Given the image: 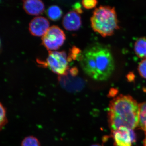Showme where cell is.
<instances>
[{"mask_svg": "<svg viewBox=\"0 0 146 146\" xmlns=\"http://www.w3.org/2000/svg\"><path fill=\"white\" fill-rule=\"evenodd\" d=\"M78 59L84 73L95 80H107L115 71V60L111 50L99 43L87 47Z\"/></svg>", "mask_w": 146, "mask_h": 146, "instance_id": "1", "label": "cell"}, {"mask_svg": "<svg viewBox=\"0 0 146 146\" xmlns=\"http://www.w3.org/2000/svg\"><path fill=\"white\" fill-rule=\"evenodd\" d=\"M139 104L129 95H120L110 102L108 119L111 131L125 127L134 129L139 124Z\"/></svg>", "mask_w": 146, "mask_h": 146, "instance_id": "2", "label": "cell"}, {"mask_svg": "<svg viewBox=\"0 0 146 146\" xmlns=\"http://www.w3.org/2000/svg\"><path fill=\"white\" fill-rule=\"evenodd\" d=\"M91 21L94 31L103 37L111 36L120 28L115 8L109 6H100L96 9Z\"/></svg>", "mask_w": 146, "mask_h": 146, "instance_id": "3", "label": "cell"}, {"mask_svg": "<svg viewBox=\"0 0 146 146\" xmlns=\"http://www.w3.org/2000/svg\"><path fill=\"white\" fill-rule=\"evenodd\" d=\"M68 58L65 52L49 51L46 62H40L53 72L60 76L66 74L69 70Z\"/></svg>", "mask_w": 146, "mask_h": 146, "instance_id": "4", "label": "cell"}, {"mask_svg": "<svg viewBox=\"0 0 146 146\" xmlns=\"http://www.w3.org/2000/svg\"><path fill=\"white\" fill-rule=\"evenodd\" d=\"M65 39L63 31L56 26H53L42 36V44L49 51L54 50L63 45Z\"/></svg>", "mask_w": 146, "mask_h": 146, "instance_id": "5", "label": "cell"}, {"mask_svg": "<svg viewBox=\"0 0 146 146\" xmlns=\"http://www.w3.org/2000/svg\"><path fill=\"white\" fill-rule=\"evenodd\" d=\"M133 129L120 127L111 131V136L114 140V146H132L136 141V133Z\"/></svg>", "mask_w": 146, "mask_h": 146, "instance_id": "6", "label": "cell"}, {"mask_svg": "<svg viewBox=\"0 0 146 146\" xmlns=\"http://www.w3.org/2000/svg\"><path fill=\"white\" fill-rule=\"evenodd\" d=\"M49 22L46 18L38 16L33 18L30 22L29 30L33 36H44L49 28Z\"/></svg>", "mask_w": 146, "mask_h": 146, "instance_id": "7", "label": "cell"}, {"mask_svg": "<svg viewBox=\"0 0 146 146\" xmlns=\"http://www.w3.org/2000/svg\"><path fill=\"white\" fill-rule=\"evenodd\" d=\"M63 25L64 27L67 30L71 31L77 30L81 25L80 16L76 11H70L63 18Z\"/></svg>", "mask_w": 146, "mask_h": 146, "instance_id": "8", "label": "cell"}, {"mask_svg": "<svg viewBox=\"0 0 146 146\" xmlns=\"http://www.w3.org/2000/svg\"><path fill=\"white\" fill-rule=\"evenodd\" d=\"M23 8L27 13L36 16L43 13L45 5L40 0H28L23 1Z\"/></svg>", "mask_w": 146, "mask_h": 146, "instance_id": "9", "label": "cell"}, {"mask_svg": "<svg viewBox=\"0 0 146 146\" xmlns=\"http://www.w3.org/2000/svg\"><path fill=\"white\" fill-rule=\"evenodd\" d=\"M134 50L136 55L140 58H146V38L142 37L136 40Z\"/></svg>", "mask_w": 146, "mask_h": 146, "instance_id": "10", "label": "cell"}, {"mask_svg": "<svg viewBox=\"0 0 146 146\" xmlns=\"http://www.w3.org/2000/svg\"><path fill=\"white\" fill-rule=\"evenodd\" d=\"M139 129L146 132V101L139 104Z\"/></svg>", "mask_w": 146, "mask_h": 146, "instance_id": "11", "label": "cell"}, {"mask_svg": "<svg viewBox=\"0 0 146 146\" xmlns=\"http://www.w3.org/2000/svg\"><path fill=\"white\" fill-rule=\"evenodd\" d=\"M47 14L50 20L56 21L59 20L62 16V11L59 7L52 5L48 9Z\"/></svg>", "mask_w": 146, "mask_h": 146, "instance_id": "12", "label": "cell"}, {"mask_svg": "<svg viewBox=\"0 0 146 146\" xmlns=\"http://www.w3.org/2000/svg\"><path fill=\"white\" fill-rule=\"evenodd\" d=\"M21 146H41V144L36 137L29 136L24 138L21 143Z\"/></svg>", "mask_w": 146, "mask_h": 146, "instance_id": "13", "label": "cell"}, {"mask_svg": "<svg viewBox=\"0 0 146 146\" xmlns=\"http://www.w3.org/2000/svg\"><path fill=\"white\" fill-rule=\"evenodd\" d=\"M8 120L6 116L5 108L0 102V130L7 124Z\"/></svg>", "mask_w": 146, "mask_h": 146, "instance_id": "14", "label": "cell"}, {"mask_svg": "<svg viewBox=\"0 0 146 146\" xmlns=\"http://www.w3.org/2000/svg\"><path fill=\"white\" fill-rule=\"evenodd\" d=\"M138 70L140 76L146 79V58L143 59L139 63Z\"/></svg>", "mask_w": 146, "mask_h": 146, "instance_id": "15", "label": "cell"}, {"mask_svg": "<svg viewBox=\"0 0 146 146\" xmlns=\"http://www.w3.org/2000/svg\"><path fill=\"white\" fill-rule=\"evenodd\" d=\"M81 52L80 50L76 47H74L71 50L70 54L68 57V62L71 61L72 59L75 60L76 59H78L79 55L80 54Z\"/></svg>", "mask_w": 146, "mask_h": 146, "instance_id": "16", "label": "cell"}, {"mask_svg": "<svg viewBox=\"0 0 146 146\" xmlns=\"http://www.w3.org/2000/svg\"><path fill=\"white\" fill-rule=\"evenodd\" d=\"M98 1L96 0H85L82 1V5L86 9H91L96 6Z\"/></svg>", "mask_w": 146, "mask_h": 146, "instance_id": "17", "label": "cell"}, {"mask_svg": "<svg viewBox=\"0 0 146 146\" xmlns=\"http://www.w3.org/2000/svg\"><path fill=\"white\" fill-rule=\"evenodd\" d=\"M73 7H74L75 11L78 13V14L82 13V11L81 8V5L79 3H76L74 5Z\"/></svg>", "mask_w": 146, "mask_h": 146, "instance_id": "18", "label": "cell"}, {"mask_svg": "<svg viewBox=\"0 0 146 146\" xmlns=\"http://www.w3.org/2000/svg\"><path fill=\"white\" fill-rule=\"evenodd\" d=\"M68 72L71 76L74 77H76V76L77 75L78 72V70L76 67H74V68H71L70 70H69Z\"/></svg>", "mask_w": 146, "mask_h": 146, "instance_id": "19", "label": "cell"}, {"mask_svg": "<svg viewBox=\"0 0 146 146\" xmlns=\"http://www.w3.org/2000/svg\"><path fill=\"white\" fill-rule=\"evenodd\" d=\"M145 133V137L143 141V146H146V132Z\"/></svg>", "mask_w": 146, "mask_h": 146, "instance_id": "20", "label": "cell"}, {"mask_svg": "<svg viewBox=\"0 0 146 146\" xmlns=\"http://www.w3.org/2000/svg\"><path fill=\"white\" fill-rule=\"evenodd\" d=\"M91 146H102L101 145H100V144H94V145H92Z\"/></svg>", "mask_w": 146, "mask_h": 146, "instance_id": "21", "label": "cell"}, {"mask_svg": "<svg viewBox=\"0 0 146 146\" xmlns=\"http://www.w3.org/2000/svg\"><path fill=\"white\" fill-rule=\"evenodd\" d=\"M1 40H0V47H1Z\"/></svg>", "mask_w": 146, "mask_h": 146, "instance_id": "22", "label": "cell"}]
</instances>
